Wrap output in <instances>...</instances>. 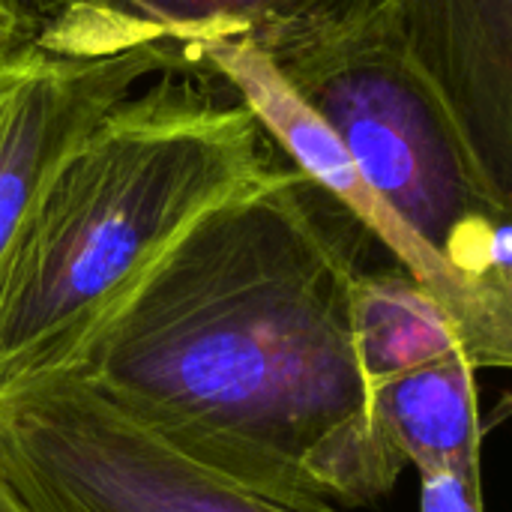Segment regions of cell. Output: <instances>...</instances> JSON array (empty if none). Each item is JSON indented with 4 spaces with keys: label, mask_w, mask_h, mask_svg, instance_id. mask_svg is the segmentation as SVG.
<instances>
[{
    "label": "cell",
    "mask_w": 512,
    "mask_h": 512,
    "mask_svg": "<svg viewBox=\"0 0 512 512\" xmlns=\"http://www.w3.org/2000/svg\"><path fill=\"white\" fill-rule=\"evenodd\" d=\"M351 315L366 387L462 348L444 306L396 261L357 273Z\"/></svg>",
    "instance_id": "obj_9"
},
{
    "label": "cell",
    "mask_w": 512,
    "mask_h": 512,
    "mask_svg": "<svg viewBox=\"0 0 512 512\" xmlns=\"http://www.w3.org/2000/svg\"><path fill=\"white\" fill-rule=\"evenodd\" d=\"M24 33V12L21 0H0V42L15 39Z\"/></svg>",
    "instance_id": "obj_11"
},
{
    "label": "cell",
    "mask_w": 512,
    "mask_h": 512,
    "mask_svg": "<svg viewBox=\"0 0 512 512\" xmlns=\"http://www.w3.org/2000/svg\"><path fill=\"white\" fill-rule=\"evenodd\" d=\"M177 42L72 57L30 36L0 42V264L60 159L129 93L183 66Z\"/></svg>",
    "instance_id": "obj_5"
},
{
    "label": "cell",
    "mask_w": 512,
    "mask_h": 512,
    "mask_svg": "<svg viewBox=\"0 0 512 512\" xmlns=\"http://www.w3.org/2000/svg\"><path fill=\"white\" fill-rule=\"evenodd\" d=\"M0 486L21 512H345L249 474L75 369L0 390Z\"/></svg>",
    "instance_id": "obj_4"
},
{
    "label": "cell",
    "mask_w": 512,
    "mask_h": 512,
    "mask_svg": "<svg viewBox=\"0 0 512 512\" xmlns=\"http://www.w3.org/2000/svg\"><path fill=\"white\" fill-rule=\"evenodd\" d=\"M369 405L381 435L417 474L459 468L480 477L477 366L465 348L372 384Z\"/></svg>",
    "instance_id": "obj_8"
},
{
    "label": "cell",
    "mask_w": 512,
    "mask_h": 512,
    "mask_svg": "<svg viewBox=\"0 0 512 512\" xmlns=\"http://www.w3.org/2000/svg\"><path fill=\"white\" fill-rule=\"evenodd\" d=\"M261 45L288 75L252 93L267 138L444 306L477 369H512V213L375 3Z\"/></svg>",
    "instance_id": "obj_2"
},
{
    "label": "cell",
    "mask_w": 512,
    "mask_h": 512,
    "mask_svg": "<svg viewBox=\"0 0 512 512\" xmlns=\"http://www.w3.org/2000/svg\"><path fill=\"white\" fill-rule=\"evenodd\" d=\"M369 240L282 156L204 213L69 369L294 495L387 498L405 462L372 417L351 315Z\"/></svg>",
    "instance_id": "obj_1"
},
{
    "label": "cell",
    "mask_w": 512,
    "mask_h": 512,
    "mask_svg": "<svg viewBox=\"0 0 512 512\" xmlns=\"http://www.w3.org/2000/svg\"><path fill=\"white\" fill-rule=\"evenodd\" d=\"M375 0H21L24 36L72 57H108L153 42L183 48L279 33L354 15Z\"/></svg>",
    "instance_id": "obj_7"
},
{
    "label": "cell",
    "mask_w": 512,
    "mask_h": 512,
    "mask_svg": "<svg viewBox=\"0 0 512 512\" xmlns=\"http://www.w3.org/2000/svg\"><path fill=\"white\" fill-rule=\"evenodd\" d=\"M0 512H21L18 510V504L9 498V492H6L3 486H0Z\"/></svg>",
    "instance_id": "obj_12"
},
{
    "label": "cell",
    "mask_w": 512,
    "mask_h": 512,
    "mask_svg": "<svg viewBox=\"0 0 512 512\" xmlns=\"http://www.w3.org/2000/svg\"><path fill=\"white\" fill-rule=\"evenodd\" d=\"M279 159L192 60L117 102L60 159L0 264V390L69 369L144 273Z\"/></svg>",
    "instance_id": "obj_3"
},
{
    "label": "cell",
    "mask_w": 512,
    "mask_h": 512,
    "mask_svg": "<svg viewBox=\"0 0 512 512\" xmlns=\"http://www.w3.org/2000/svg\"><path fill=\"white\" fill-rule=\"evenodd\" d=\"M512 213V0H375Z\"/></svg>",
    "instance_id": "obj_6"
},
{
    "label": "cell",
    "mask_w": 512,
    "mask_h": 512,
    "mask_svg": "<svg viewBox=\"0 0 512 512\" xmlns=\"http://www.w3.org/2000/svg\"><path fill=\"white\" fill-rule=\"evenodd\" d=\"M420 512H486L483 477L459 468H435L420 474Z\"/></svg>",
    "instance_id": "obj_10"
}]
</instances>
